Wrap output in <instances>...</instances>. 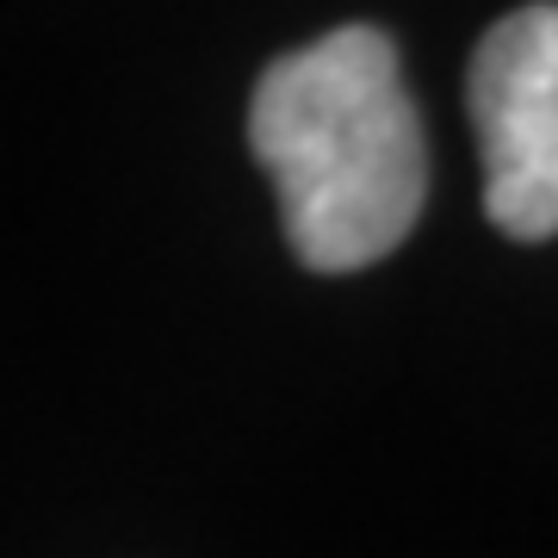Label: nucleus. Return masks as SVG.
Masks as SVG:
<instances>
[{
	"label": "nucleus",
	"instance_id": "obj_1",
	"mask_svg": "<svg viewBox=\"0 0 558 558\" xmlns=\"http://www.w3.org/2000/svg\"><path fill=\"white\" fill-rule=\"evenodd\" d=\"M248 143L279 186V223L304 267L354 274L416 230L428 149L398 50L373 25H341L279 57L255 81Z\"/></svg>",
	"mask_w": 558,
	"mask_h": 558
},
{
	"label": "nucleus",
	"instance_id": "obj_2",
	"mask_svg": "<svg viewBox=\"0 0 558 558\" xmlns=\"http://www.w3.org/2000/svg\"><path fill=\"white\" fill-rule=\"evenodd\" d=\"M472 124L490 223L515 242L558 236V0H534L484 32Z\"/></svg>",
	"mask_w": 558,
	"mask_h": 558
}]
</instances>
